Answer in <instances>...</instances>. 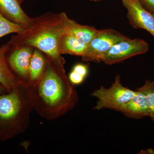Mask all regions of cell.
I'll list each match as a JSON object with an SVG mask.
<instances>
[{
	"label": "cell",
	"mask_w": 154,
	"mask_h": 154,
	"mask_svg": "<svg viewBox=\"0 0 154 154\" xmlns=\"http://www.w3.org/2000/svg\"><path fill=\"white\" fill-rule=\"evenodd\" d=\"M9 47L8 42L0 47V84L5 88L8 92L21 82L11 71L7 63L6 54Z\"/></svg>",
	"instance_id": "obj_13"
},
{
	"label": "cell",
	"mask_w": 154,
	"mask_h": 154,
	"mask_svg": "<svg viewBox=\"0 0 154 154\" xmlns=\"http://www.w3.org/2000/svg\"><path fill=\"white\" fill-rule=\"evenodd\" d=\"M126 36L112 29L99 30L88 44V49L82 58L85 62H102L105 54L114 45Z\"/></svg>",
	"instance_id": "obj_5"
},
{
	"label": "cell",
	"mask_w": 154,
	"mask_h": 154,
	"mask_svg": "<svg viewBox=\"0 0 154 154\" xmlns=\"http://www.w3.org/2000/svg\"><path fill=\"white\" fill-rule=\"evenodd\" d=\"M30 88L33 109L48 120H55L65 115L79 101V95L69 81L64 66L55 65L48 59L43 76Z\"/></svg>",
	"instance_id": "obj_1"
},
{
	"label": "cell",
	"mask_w": 154,
	"mask_h": 154,
	"mask_svg": "<svg viewBox=\"0 0 154 154\" xmlns=\"http://www.w3.org/2000/svg\"><path fill=\"white\" fill-rule=\"evenodd\" d=\"M9 44L6 60L10 69L21 82L28 85V72L34 48L26 45Z\"/></svg>",
	"instance_id": "obj_7"
},
{
	"label": "cell",
	"mask_w": 154,
	"mask_h": 154,
	"mask_svg": "<svg viewBox=\"0 0 154 154\" xmlns=\"http://www.w3.org/2000/svg\"><path fill=\"white\" fill-rule=\"evenodd\" d=\"M60 21L65 34L81 39L87 44L94 38L99 31L95 27L82 25L70 19L65 12L59 14Z\"/></svg>",
	"instance_id": "obj_9"
},
{
	"label": "cell",
	"mask_w": 154,
	"mask_h": 154,
	"mask_svg": "<svg viewBox=\"0 0 154 154\" xmlns=\"http://www.w3.org/2000/svg\"><path fill=\"white\" fill-rule=\"evenodd\" d=\"M20 5L19 0H0V14L25 29L31 25L33 18L26 14Z\"/></svg>",
	"instance_id": "obj_10"
},
{
	"label": "cell",
	"mask_w": 154,
	"mask_h": 154,
	"mask_svg": "<svg viewBox=\"0 0 154 154\" xmlns=\"http://www.w3.org/2000/svg\"><path fill=\"white\" fill-rule=\"evenodd\" d=\"M34 110L30 87L21 82L10 92L0 95V142L25 132Z\"/></svg>",
	"instance_id": "obj_3"
},
{
	"label": "cell",
	"mask_w": 154,
	"mask_h": 154,
	"mask_svg": "<svg viewBox=\"0 0 154 154\" xmlns=\"http://www.w3.org/2000/svg\"><path fill=\"white\" fill-rule=\"evenodd\" d=\"M135 91L134 96L123 105L118 112L127 117L135 119L149 116V112L146 94L138 88Z\"/></svg>",
	"instance_id": "obj_11"
},
{
	"label": "cell",
	"mask_w": 154,
	"mask_h": 154,
	"mask_svg": "<svg viewBox=\"0 0 154 154\" xmlns=\"http://www.w3.org/2000/svg\"><path fill=\"white\" fill-rule=\"evenodd\" d=\"M138 89L146 94L149 112V117L154 121V82L146 80L144 85Z\"/></svg>",
	"instance_id": "obj_16"
},
{
	"label": "cell",
	"mask_w": 154,
	"mask_h": 154,
	"mask_svg": "<svg viewBox=\"0 0 154 154\" xmlns=\"http://www.w3.org/2000/svg\"><path fill=\"white\" fill-rule=\"evenodd\" d=\"M72 70L82 76L84 78H87L89 72V69L87 65L82 63L75 64L72 68Z\"/></svg>",
	"instance_id": "obj_18"
},
{
	"label": "cell",
	"mask_w": 154,
	"mask_h": 154,
	"mask_svg": "<svg viewBox=\"0 0 154 154\" xmlns=\"http://www.w3.org/2000/svg\"><path fill=\"white\" fill-rule=\"evenodd\" d=\"M8 92V91H7L5 88L2 84H0V95L6 94Z\"/></svg>",
	"instance_id": "obj_20"
},
{
	"label": "cell",
	"mask_w": 154,
	"mask_h": 154,
	"mask_svg": "<svg viewBox=\"0 0 154 154\" xmlns=\"http://www.w3.org/2000/svg\"><path fill=\"white\" fill-rule=\"evenodd\" d=\"M59 14L48 12L33 18L32 23L23 32L11 36L8 42L39 50L51 63L64 66L65 60L60 51V44L65 34Z\"/></svg>",
	"instance_id": "obj_2"
},
{
	"label": "cell",
	"mask_w": 154,
	"mask_h": 154,
	"mask_svg": "<svg viewBox=\"0 0 154 154\" xmlns=\"http://www.w3.org/2000/svg\"><path fill=\"white\" fill-rule=\"evenodd\" d=\"M89 1H91V2H100V1H102V0H89Z\"/></svg>",
	"instance_id": "obj_21"
},
{
	"label": "cell",
	"mask_w": 154,
	"mask_h": 154,
	"mask_svg": "<svg viewBox=\"0 0 154 154\" xmlns=\"http://www.w3.org/2000/svg\"><path fill=\"white\" fill-rule=\"evenodd\" d=\"M24 30L21 25L11 22L0 14V38L11 33H22Z\"/></svg>",
	"instance_id": "obj_15"
},
{
	"label": "cell",
	"mask_w": 154,
	"mask_h": 154,
	"mask_svg": "<svg viewBox=\"0 0 154 154\" xmlns=\"http://www.w3.org/2000/svg\"><path fill=\"white\" fill-rule=\"evenodd\" d=\"M88 47V44L81 39L65 33L61 39L59 49L62 55L67 54L82 57Z\"/></svg>",
	"instance_id": "obj_14"
},
{
	"label": "cell",
	"mask_w": 154,
	"mask_h": 154,
	"mask_svg": "<svg viewBox=\"0 0 154 154\" xmlns=\"http://www.w3.org/2000/svg\"><path fill=\"white\" fill-rule=\"evenodd\" d=\"M126 9L130 25L135 29L146 30L154 38V16L144 8L138 0H122Z\"/></svg>",
	"instance_id": "obj_8"
},
{
	"label": "cell",
	"mask_w": 154,
	"mask_h": 154,
	"mask_svg": "<svg viewBox=\"0 0 154 154\" xmlns=\"http://www.w3.org/2000/svg\"><path fill=\"white\" fill-rule=\"evenodd\" d=\"M140 2L144 8L154 16V0H142Z\"/></svg>",
	"instance_id": "obj_19"
},
{
	"label": "cell",
	"mask_w": 154,
	"mask_h": 154,
	"mask_svg": "<svg viewBox=\"0 0 154 154\" xmlns=\"http://www.w3.org/2000/svg\"><path fill=\"white\" fill-rule=\"evenodd\" d=\"M135 94L136 91L122 85L120 76L117 75L110 88H105L102 86L92 93L91 95L97 99L94 109L99 110L109 109L119 111Z\"/></svg>",
	"instance_id": "obj_4"
},
{
	"label": "cell",
	"mask_w": 154,
	"mask_h": 154,
	"mask_svg": "<svg viewBox=\"0 0 154 154\" xmlns=\"http://www.w3.org/2000/svg\"><path fill=\"white\" fill-rule=\"evenodd\" d=\"M138 1H139L140 2V1H142V0H138Z\"/></svg>",
	"instance_id": "obj_23"
},
{
	"label": "cell",
	"mask_w": 154,
	"mask_h": 154,
	"mask_svg": "<svg viewBox=\"0 0 154 154\" xmlns=\"http://www.w3.org/2000/svg\"><path fill=\"white\" fill-rule=\"evenodd\" d=\"M23 0H19V3H20V4H21V3H22V2H23Z\"/></svg>",
	"instance_id": "obj_22"
},
{
	"label": "cell",
	"mask_w": 154,
	"mask_h": 154,
	"mask_svg": "<svg viewBox=\"0 0 154 154\" xmlns=\"http://www.w3.org/2000/svg\"><path fill=\"white\" fill-rule=\"evenodd\" d=\"M68 79L70 82L75 86L82 84L85 79V78L72 70L69 74Z\"/></svg>",
	"instance_id": "obj_17"
},
{
	"label": "cell",
	"mask_w": 154,
	"mask_h": 154,
	"mask_svg": "<svg viewBox=\"0 0 154 154\" xmlns=\"http://www.w3.org/2000/svg\"><path fill=\"white\" fill-rule=\"evenodd\" d=\"M48 59L39 50L34 49L30 60L28 72V85H35L44 74L47 66Z\"/></svg>",
	"instance_id": "obj_12"
},
{
	"label": "cell",
	"mask_w": 154,
	"mask_h": 154,
	"mask_svg": "<svg viewBox=\"0 0 154 154\" xmlns=\"http://www.w3.org/2000/svg\"><path fill=\"white\" fill-rule=\"evenodd\" d=\"M149 45L143 39L127 37L113 45L105 54L102 62L106 64H115L127 59L148 51Z\"/></svg>",
	"instance_id": "obj_6"
}]
</instances>
